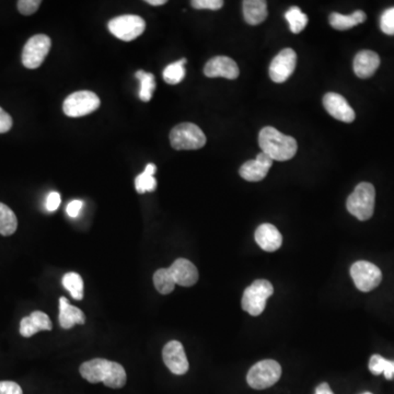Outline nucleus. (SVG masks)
<instances>
[{
  "label": "nucleus",
  "instance_id": "nucleus-16",
  "mask_svg": "<svg viewBox=\"0 0 394 394\" xmlns=\"http://www.w3.org/2000/svg\"><path fill=\"white\" fill-rule=\"evenodd\" d=\"M168 269L176 285L191 287L198 281V271L196 266L186 259H178L168 267Z\"/></svg>",
  "mask_w": 394,
  "mask_h": 394
},
{
  "label": "nucleus",
  "instance_id": "nucleus-30",
  "mask_svg": "<svg viewBox=\"0 0 394 394\" xmlns=\"http://www.w3.org/2000/svg\"><path fill=\"white\" fill-rule=\"evenodd\" d=\"M285 18L288 21L291 32L295 34L300 33L308 24V17L301 11L299 7H291L285 13Z\"/></svg>",
  "mask_w": 394,
  "mask_h": 394
},
{
  "label": "nucleus",
  "instance_id": "nucleus-1",
  "mask_svg": "<svg viewBox=\"0 0 394 394\" xmlns=\"http://www.w3.org/2000/svg\"><path fill=\"white\" fill-rule=\"evenodd\" d=\"M80 375L90 383H102L112 389H120L126 383L125 369L120 364L94 359L80 366Z\"/></svg>",
  "mask_w": 394,
  "mask_h": 394
},
{
  "label": "nucleus",
  "instance_id": "nucleus-34",
  "mask_svg": "<svg viewBox=\"0 0 394 394\" xmlns=\"http://www.w3.org/2000/svg\"><path fill=\"white\" fill-rule=\"evenodd\" d=\"M0 394H23L21 387L12 381H0Z\"/></svg>",
  "mask_w": 394,
  "mask_h": 394
},
{
  "label": "nucleus",
  "instance_id": "nucleus-26",
  "mask_svg": "<svg viewBox=\"0 0 394 394\" xmlns=\"http://www.w3.org/2000/svg\"><path fill=\"white\" fill-rule=\"evenodd\" d=\"M63 286L69 291L72 298L82 300L84 298V281L77 273H67L62 279Z\"/></svg>",
  "mask_w": 394,
  "mask_h": 394
},
{
  "label": "nucleus",
  "instance_id": "nucleus-33",
  "mask_svg": "<svg viewBox=\"0 0 394 394\" xmlns=\"http://www.w3.org/2000/svg\"><path fill=\"white\" fill-rule=\"evenodd\" d=\"M191 5L195 9L219 10L224 6L223 0H193Z\"/></svg>",
  "mask_w": 394,
  "mask_h": 394
},
{
  "label": "nucleus",
  "instance_id": "nucleus-28",
  "mask_svg": "<svg viewBox=\"0 0 394 394\" xmlns=\"http://www.w3.org/2000/svg\"><path fill=\"white\" fill-rule=\"evenodd\" d=\"M186 58L170 64L164 70V80L169 84H178L186 77Z\"/></svg>",
  "mask_w": 394,
  "mask_h": 394
},
{
  "label": "nucleus",
  "instance_id": "nucleus-4",
  "mask_svg": "<svg viewBox=\"0 0 394 394\" xmlns=\"http://www.w3.org/2000/svg\"><path fill=\"white\" fill-rule=\"evenodd\" d=\"M170 142L176 150H201L206 144V136L193 123H182L171 130Z\"/></svg>",
  "mask_w": 394,
  "mask_h": 394
},
{
  "label": "nucleus",
  "instance_id": "nucleus-31",
  "mask_svg": "<svg viewBox=\"0 0 394 394\" xmlns=\"http://www.w3.org/2000/svg\"><path fill=\"white\" fill-rule=\"evenodd\" d=\"M381 31L388 35H394V7L385 10L380 18Z\"/></svg>",
  "mask_w": 394,
  "mask_h": 394
},
{
  "label": "nucleus",
  "instance_id": "nucleus-40",
  "mask_svg": "<svg viewBox=\"0 0 394 394\" xmlns=\"http://www.w3.org/2000/svg\"><path fill=\"white\" fill-rule=\"evenodd\" d=\"M364 394H373V393H369V392H366V393Z\"/></svg>",
  "mask_w": 394,
  "mask_h": 394
},
{
  "label": "nucleus",
  "instance_id": "nucleus-18",
  "mask_svg": "<svg viewBox=\"0 0 394 394\" xmlns=\"http://www.w3.org/2000/svg\"><path fill=\"white\" fill-rule=\"evenodd\" d=\"M254 237L259 247L266 252H275L283 244V237L274 225H261L255 231Z\"/></svg>",
  "mask_w": 394,
  "mask_h": 394
},
{
  "label": "nucleus",
  "instance_id": "nucleus-7",
  "mask_svg": "<svg viewBox=\"0 0 394 394\" xmlns=\"http://www.w3.org/2000/svg\"><path fill=\"white\" fill-rule=\"evenodd\" d=\"M98 106L100 98L94 92L77 91L65 98L63 110L69 118H81L98 110Z\"/></svg>",
  "mask_w": 394,
  "mask_h": 394
},
{
  "label": "nucleus",
  "instance_id": "nucleus-29",
  "mask_svg": "<svg viewBox=\"0 0 394 394\" xmlns=\"http://www.w3.org/2000/svg\"><path fill=\"white\" fill-rule=\"evenodd\" d=\"M154 285L157 291L162 295H169L174 291L176 283L171 276L168 269H160L154 274Z\"/></svg>",
  "mask_w": 394,
  "mask_h": 394
},
{
  "label": "nucleus",
  "instance_id": "nucleus-8",
  "mask_svg": "<svg viewBox=\"0 0 394 394\" xmlns=\"http://www.w3.org/2000/svg\"><path fill=\"white\" fill-rule=\"evenodd\" d=\"M108 27L111 33L118 39L130 42L144 33L146 23L140 16L124 15L111 20Z\"/></svg>",
  "mask_w": 394,
  "mask_h": 394
},
{
  "label": "nucleus",
  "instance_id": "nucleus-17",
  "mask_svg": "<svg viewBox=\"0 0 394 394\" xmlns=\"http://www.w3.org/2000/svg\"><path fill=\"white\" fill-rule=\"evenodd\" d=\"M53 323L46 313L34 311L29 317H23L20 322V334L23 337H31L40 331H51Z\"/></svg>",
  "mask_w": 394,
  "mask_h": 394
},
{
  "label": "nucleus",
  "instance_id": "nucleus-37",
  "mask_svg": "<svg viewBox=\"0 0 394 394\" xmlns=\"http://www.w3.org/2000/svg\"><path fill=\"white\" fill-rule=\"evenodd\" d=\"M82 206H84L82 201H72L67 206V214L70 217H77L79 215L80 210H81Z\"/></svg>",
  "mask_w": 394,
  "mask_h": 394
},
{
  "label": "nucleus",
  "instance_id": "nucleus-9",
  "mask_svg": "<svg viewBox=\"0 0 394 394\" xmlns=\"http://www.w3.org/2000/svg\"><path fill=\"white\" fill-rule=\"evenodd\" d=\"M52 41L45 34H36L26 43L22 52V64L29 69L39 68L51 50Z\"/></svg>",
  "mask_w": 394,
  "mask_h": 394
},
{
  "label": "nucleus",
  "instance_id": "nucleus-24",
  "mask_svg": "<svg viewBox=\"0 0 394 394\" xmlns=\"http://www.w3.org/2000/svg\"><path fill=\"white\" fill-rule=\"evenodd\" d=\"M18 228V219L15 213L7 205L0 203V235L11 236Z\"/></svg>",
  "mask_w": 394,
  "mask_h": 394
},
{
  "label": "nucleus",
  "instance_id": "nucleus-10",
  "mask_svg": "<svg viewBox=\"0 0 394 394\" xmlns=\"http://www.w3.org/2000/svg\"><path fill=\"white\" fill-rule=\"evenodd\" d=\"M351 276L359 291L368 293L379 286L383 279V273L373 263L359 261L351 265Z\"/></svg>",
  "mask_w": 394,
  "mask_h": 394
},
{
  "label": "nucleus",
  "instance_id": "nucleus-35",
  "mask_svg": "<svg viewBox=\"0 0 394 394\" xmlns=\"http://www.w3.org/2000/svg\"><path fill=\"white\" fill-rule=\"evenodd\" d=\"M60 202H62V198H60V193H50L47 198H46V209H47L48 212H55L56 209L60 207Z\"/></svg>",
  "mask_w": 394,
  "mask_h": 394
},
{
  "label": "nucleus",
  "instance_id": "nucleus-25",
  "mask_svg": "<svg viewBox=\"0 0 394 394\" xmlns=\"http://www.w3.org/2000/svg\"><path fill=\"white\" fill-rule=\"evenodd\" d=\"M136 78H137L140 82V100L144 102L150 101L152 98V94H154V89H156V80H154V76L150 74V72L140 70V72H136Z\"/></svg>",
  "mask_w": 394,
  "mask_h": 394
},
{
  "label": "nucleus",
  "instance_id": "nucleus-12",
  "mask_svg": "<svg viewBox=\"0 0 394 394\" xmlns=\"http://www.w3.org/2000/svg\"><path fill=\"white\" fill-rule=\"evenodd\" d=\"M162 359L169 371L174 375H184L188 373V361L182 344L179 341H170L164 347Z\"/></svg>",
  "mask_w": 394,
  "mask_h": 394
},
{
  "label": "nucleus",
  "instance_id": "nucleus-38",
  "mask_svg": "<svg viewBox=\"0 0 394 394\" xmlns=\"http://www.w3.org/2000/svg\"><path fill=\"white\" fill-rule=\"evenodd\" d=\"M315 394H334L332 392L331 388L327 383H321L315 390Z\"/></svg>",
  "mask_w": 394,
  "mask_h": 394
},
{
  "label": "nucleus",
  "instance_id": "nucleus-13",
  "mask_svg": "<svg viewBox=\"0 0 394 394\" xmlns=\"http://www.w3.org/2000/svg\"><path fill=\"white\" fill-rule=\"evenodd\" d=\"M204 74L209 78L223 77L233 80L239 77L240 70L232 58L216 56L207 62L204 67Z\"/></svg>",
  "mask_w": 394,
  "mask_h": 394
},
{
  "label": "nucleus",
  "instance_id": "nucleus-11",
  "mask_svg": "<svg viewBox=\"0 0 394 394\" xmlns=\"http://www.w3.org/2000/svg\"><path fill=\"white\" fill-rule=\"evenodd\" d=\"M297 54L291 48H284L279 52L269 66V77L276 84L286 81L295 72Z\"/></svg>",
  "mask_w": 394,
  "mask_h": 394
},
{
  "label": "nucleus",
  "instance_id": "nucleus-3",
  "mask_svg": "<svg viewBox=\"0 0 394 394\" xmlns=\"http://www.w3.org/2000/svg\"><path fill=\"white\" fill-rule=\"evenodd\" d=\"M376 191L371 183L361 182L347 198V210L359 220L371 219L375 212Z\"/></svg>",
  "mask_w": 394,
  "mask_h": 394
},
{
  "label": "nucleus",
  "instance_id": "nucleus-27",
  "mask_svg": "<svg viewBox=\"0 0 394 394\" xmlns=\"http://www.w3.org/2000/svg\"><path fill=\"white\" fill-rule=\"evenodd\" d=\"M369 371L373 375H380L383 373L388 380L394 378V361H388L383 359V356L373 355L369 361Z\"/></svg>",
  "mask_w": 394,
  "mask_h": 394
},
{
  "label": "nucleus",
  "instance_id": "nucleus-2",
  "mask_svg": "<svg viewBox=\"0 0 394 394\" xmlns=\"http://www.w3.org/2000/svg\"><path fill=\"white\" fill-rule=\"evenodd\" d=\"M259 144L262 152L272 159L273 162L291 160L298 150V144L295 138L278 132L272 126H266L261 130Z\"/></svg>",
  "mask_w": 394,
  "mask_h": 394
},
{
  "label": "nucleus",
  "instance_id": "nucleus-39",
  "mask_svg": "<svg viewBox=\"0 0 394 394\" xmlns=\"http://www.w3.org/2000/svg\"><path fill=\"white\" fill-rule=\"evenodd\" d=\"M146 3L152 6H162L167 4V0H146Z\"/></svg>",
  "mask_w": 394,
  "mask_h": 394
},
{
  "label": "nucleus",
  "instance_id": "nucleus-5",
  "mask_svg": "<svg viewBox=\"0 0 394 394\" xmlns=\"http://www.w3.org/2000/svg\"><path fill=\"white\" fill-rule=\"evenodd\" d=\"M274 293L273 285L265 279H257L245 289L242 297V309L257 317L264 311L267 299Z\"/></svg>",
  "mask_w": 394,
  "mask_h": 394
},
{
  "label": "nucleus",
  "instance_id": "nucleus-6",
  "mask_svg": "<svg viewBox=\"0 0 394 394\" xmlns=\"http://www.w3.org/2000/svg\"><path fill=\"white\" fill-rule=\"evenodd\" d=\"M281 367L272 359L255 364L247 376V381L253 389L263 390L272 387L281 379Z\"/></svg>",
  "mask_w": 394,
  "mask_h": 394
},
{
  "label": "nucleus",
  "instance_id": "nucleus-21",
  "mask_svg": "<svg viewBox=\"0 0 394 394\" xmlns=\"http://www.w3.org/2000/svg\"><path fill=\"white\" fill-rule=\"evenodd\" d=\"M242 5L245 21L251 26L262 23L269 15L267 3L264 0H245Z\"/></svg>",
  "mask_w": 394,
  "mask_h": 394
},
{
  "label": "nucleus",
  "instance_id": "nucleus-14",
  "mask_svg": "<svg viewBox=\"0 0 394 394\" xmlns=\"http://www.w3.org/2000/svg\"><path fill=\"white\" fill-rule=\"evenodd\" d=\"M323 106L332 118L344 123H351L355 120V112L349 106L347 98L335 92H329L323 98Z\"/></svg>",
  "mask_w": 394,
  "mask_h": 394
},
{
  "label": "nucleus",
  "instance_id": "nucleus-22",
  "mask_svg": "<svg viewBox=\"0 0 394 394\" xmlns=\"http://www.w3.org/2000/svg\"><path fill=\"white\" fill-rule=\"evenodd\" d=\"M366 19H367V16L361 10H357V11L353 12L351 15L349 16L333 12L330 16V24L333 29L345 31V30L351 29V28L363 23L366 21Z\"/></svg>",
  "mask_w": 394,
  "mask_h": 394
},
{
  "label": "nucleus",
  "instance_id": "nucleus-20",
  "mask_svg": "<svg viewBox=\"0 0 394 394\" xmlns=\"http://www.w3.org/2000/svg\"><path fill=\"white\" fill-rule=\"evenodd\" d=\"M86 315L79 308L72 305L69 301L62 297L60 298V325L65 330L72 329L76 325H84Z\"/></svg>",
  "mask_w": 394,
  "mask_h": 394
},
{
  "label": "nucleus",
  "instance_id": "nucleus-23",
  "mask_svg": "<svg viewBox=\"0 0 394 394\" xmlns=\"http://www.w3.org/2000/svg\"><path fill=\"white\" fill-rule=\"evenodd\" d=\"M157 167L154 164H148L145 168L144 172L135 180V188L140 194L146 192H154L157 188V181L154 179Z\"/></svg>",
  "mask_w": 394,
  "mask_h": 394
},
{
  "label": "nucleus",
  "instance_id": "nucleus-15",
  "mask_svg": "<svg viewBox=\"0 0 394 394\" xmlns=\"http://www.w3.org/2000/svg\"><path fill=\"white\" fill-rule=\"evenodd\" d=\"M273 160L264 152L257 154L254 160H249L241 166L239 174L242 179L249 182L262 181L272 168Z\"/></svg>",
  "mask_w": 394,
  "mask_h": 394
},
{
  "label": "nucleus",
  "instance_id": "nucleus-19",
  "mask_svg": "<svg viewBox=\"0 0 394 394\" xmlns=\"http://www.w3.org/2000/svg\"><path fill=\"white\" fill-rule=\"evenodd\" d=\"M380 66V57L375 52L365 50L359 52L354 58V72L361 79H367L377 72Z\"/></svg>",
  "mask_w": 394,
  "mask_h": 394
},
{
  "label": "nucleus",
  "instance_id": "nucleus-32",
  "mask_svg": "<svg viewBox=\"0 0 394 394\" xmlns=\"http://www.w3.org/2000/svg\"><path fill=\"white\" fill-rule=\"evenodd\" d=\"M40 0H20L18 1V10L23 16H31L35 13L41 5Z\"/></svg>",
  "mask_w": 394,
  "mask_h": 394
},
{
  "label": "nucleus",
  "instance_id": "nucleus-36",
  "mask_svg": "<svg viewBox=\"0 0 394 394\" xmlns=\"http://www.w3.org/2000/svg\"><path fill=\"white\" fill-rule=\"evenodd\" d=\"M12 128V118L5 110L0 108V134L9 132Z\"/></svg>",
  "mask_w": 394,
  "mask_h": 394
}]
</instances>
